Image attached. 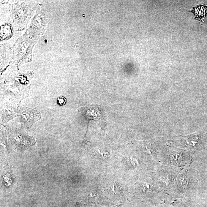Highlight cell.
<instances>
[{
  "label": "cell",
  "mask_w": 207,
  "mask_h": 207,
  "mask_svg": "<svg viewBox=\"0 0 207 207\" xmlns=\"http://www.w3.org/2000/svg\"><path fill=\"white\" fill-rule=\"evenodd\" d=\"M80 111L89 119L98 120L101 116V110L94 105H88L80 109Z\"/></svg>",
  "instance_id": "1"
},
{
  "label": "cell",
  "mask_w": 207,
  "mask_h": 207,
  "mask_svg": "<svg viewBox=\"0 0 207 207\" xmlns=\"http://www.w3.org/2000/svg\"><path fill=\"white\" fill-rule=\"evenodd\" d=\"M179 182H180L181 185L182 187H184L186 185L187 179L186 177L184 175H181L179 178Z\"/></svg>",
  "instance_id": "3"
},
{
  "label": "cell",
  "mask_w": 207,
  "mask_h": 207,
  "mask_svg": "<svg viewBox=\"0 0 207 207\" xmlns=\"http://www.w3.org/2000/svg\"><path fill=\"white\" fill-rule=\"evenodd\" d=\"M67 102V99L63 97H59L57 99V103L58 105H59L61 106L64 105Z\"/></svg>",
  "instance_id": "4"
},
{
  "label": "cell",
  "mask_w": 207,
  "mask_h": 207,
  "mask_svg": "<svg viewBox=\"0 0 207 207\" xmlns=\"http://www.w3.org/2000/svg\"><path fill=\"white\" fill-rule=\"evenodd\" d=\"M190 12L194 14L195 19L198 20L200 22L204 23L207 14V6L206 5H197L192 8Z\"/></svg>",
  "instance_id": "2"
}]
</instances>
